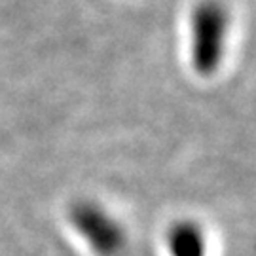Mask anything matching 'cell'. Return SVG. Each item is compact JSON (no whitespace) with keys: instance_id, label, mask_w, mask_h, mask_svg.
<instances>
[{"instance_id":"cell-3","label":"cell","mask_w":256,"mask_h":256,"mask_svg":"<svg viewBox=\"0 0 256 256\" xmlns=\"http://www.w3.org/2000/svg\"><path fill=\"white\" fill-rule=\"evenodd\" d=\"M169 256H209L207 234L200 222L190 218L176 220L167 230Z\"/></svg>"},{"instance_id":"cell-1","label":"cell","mask_w":256,"mask_h":256,"mask_svg":"<svg viewBox=\"0 0 256 256\" xmlns=\"http://www.w3.org/2000/svg\"><path fill=\"white\" fill-rule=\"evenodd\" d=\"M230 28L228 10L218 0H202L190 14V61L200 76H210L222 63Z\"/></svg>"},{"instance_id":"cell-2","label":"cell","mask_w":256,"mask_h":256,"mask_svg":"<svg viewBox=\"0 0 256 256\" xmlns=\"http://www.w3.org/2000/svg\"><path fill=\"white\" fill-rule=\"evenodd\" d=\"M66 220L95 256H122L128 247L124 224L101 203L78 200L66 210Z\"/></svg>"}]
</instances>
